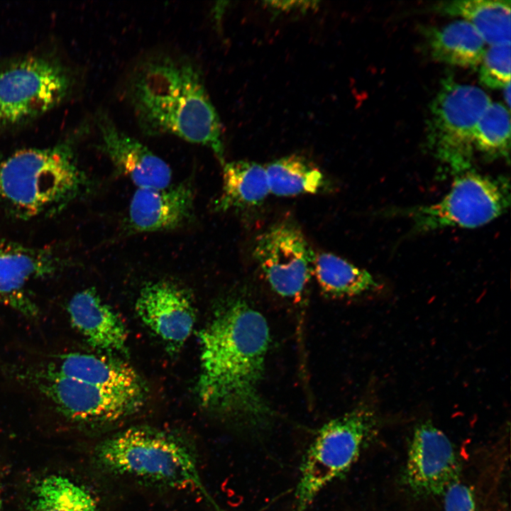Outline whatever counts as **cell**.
<instances>
[{
    "label": "cell",
    "instance_id": "11",
    "mask_svg": "<svg viewBox=\"0 0 511 511\" xmlns=\"http://www.w3.org/2000/svg\"><path fill=\"white\" fill-rule=\"evenodd\" d=\"M69 263L52 247L0 239V303L29 318L37 317L39 309L28 295V284L62 271Z\"/></svg>",
    "mask_w": 511,
    "mask_h": 511
},
{
    "label": "cell",
    "instance_id": "25",
    "mask_svg": "<svg viewBox=\"0 0 511 511\" xmlns=\"http://www.w3.org/2000/svg\"><path fill=\"white\" fill-rule=\"evenodd\" d=\"M480 81L492 89L510 84V42L492 45L480 63Z\"/></svg>",
    "mask_w": 511,
    "mask_h": 511
},
{
    "label": "cell",
    "instance_id": "28",
    "mask_svg": "<svg viewBox=\"0 0 511 511\" xmlns=\"http://www.w3.org/2000/svg\"><path fill=\"white\" fill-rule=\"evenodd\" d=\"M0 511H4L3 502H2V498H1V488H0Z\"/></svg>",
    "mask_w": 511,
    "mask_h": 511
},
{
    "label": "cell",
    "instance_id": "3",
    "mask_svg": "<svg viewBox=\"0 0 511 511\" xmlns=\"http://www.w3.org/2000/svg\"><path fill=\"white\" fill-rule=\"evenodd\" d=\"M75 140L27 148L0 156V206L29 219L56 214L90 187L75 151Z\"/></svg>",
    "mask_w": 511,
    "mask_h": 511
},
{
    "label": "cell",
    "instance_id": "27",
    "mask_svg": "<svg viewBox=\"0 0 511 511\" xmlns=\"http://www.w3.org/2000/svg\"><path fill=\"white\" fill-rule=\"evenodd\" d=\"M504 89H505L504 96H505V102L507 105V109H509L510 104V84H507Z\"/></svg>",
    "mask_w": 511,
    "mask_h": 511
},
{
    "label": "cell",
    "instance_id": "9",
    "mask_svg": "<svg viewBox=\"0 0 511 511\" xmlns=\"http://www.w3.org/2000/svg\"><path fill=\"white\" fill-rule=\"evenodd\" d=\"M510 202V182L467 170L455 178L449 192L439 202L408 209L405 214L413 231L422 233L446 227L476 228L502 214Z\"/></svg>",
    "mask_w": 511,
    "mask_h": 511
},
{
    "label": "cell",
    "instance_id": "6",
    "mask_svg": "<svg viewBox=\"0 0 511 511\" xmlns=\"http://www.w3.org/2000/svg\"><path fill=\"white\" fill-rule=\"evenodd\" d=\"M374 410L363 405L331 419L318 431L303 457L294 511H305L319 493L345 476L374 430Z\"/></svg>",
    "mask_w": 511,
    "mask_h": 511
},
{
    "label": "cell",
    "instance_id": "18",
    "mask_svg": "<svg viewBox=\"0 0 511 511\" xmlns=\"http://www.w3.org/2000/svg\"><path fill=\"white\" fill-rule=\"evenodd\" d=\"M426 43L436 61L462 67L480 65L485 52V41L466 20L424 28Z\"/></svg>",
    "mask_w": 511,
    "mask_h": 511
},
{
    "label": "cell",
    "instance_id": "17",
    "mask_svg": "<svg viewBox=\"0 0 511 511\" xmlns=\"http://www.w3.org/2000/svg\"><path fill=\"white\" fill-rule=\"evenodd\" d=\"M47 368L65 377L103 388L145 390L140 375L131 365L105 356L61 354Z\"/></svg>",
    "mask_w": 511,
    "mask_h": 511
},
{
    "label": "cell",
    "instance_id": "22",
    "mask_svg": "<svg viewBox=\"0 0 511 511\" xmlns=\"http://www.w3.org/2000/svg\"><path fill=\"white\" fill-rule=\"evenodd\" d=\"M265 168L270 192L278 197L317 193L325 185L321 170L300 155L285 156Z\"/></svg>",
    "mask_w": 511,
    "mask_h": 511
},
{
    "label": "cell",
    "instance_id": "5",
    "mask_svg": "<svg viewBox=\"0 0 511 511\" xmlns=\"http://www.w3.org/2000/svg\"><path fill=\"white\" fill-rule=\"evenodd\" d=\"M73 71L45 54H28L0 64V138L29 124L68 98Z\"/></svg>",
    "mask_w": 511,
    "mask_h": 511
},
{
    "label": "cell",
    "instance_id": "20",
    "mask_svg": "<svg viewBox=\"0 0 511 511\" xmlns=\"http://www.w3.org/2000/svg\"><path fill=\"white\" fill-rule=\"evenodd\" d=\"M434 10L469 22L490 45L510 42V1L463 0L437 4Z\"/></svg>",
    "mask_w": 511,
    "mask_h": 511
},
{
    "label": "cell",
    "instance_id": "23",
    "mask_svg": "<svg viewBox=\"0 0 511 511\" xmlns=\"http://www.w3.org/2000/svg\"><path fill=\"white\" fill-rule=\"evenodd\" d=\"M31 505V511H99L88 490L58 475L48 476L36 483Z\"/></svg>",
    "mask_w": 511,
    "mask_h": 511
},
{
    "label": "cell",
    "instance_id": "21",
    "mask_svg": "<svg viewBox=\"0 0 511 511\" xmlns=\"http://www.w3.org/2000/svg\"><path fill=\"white\" fill-rule=\"evenodd\" d=\"M312 274L331 297H350L375 290L378 283L367 270L330 253L314 254Z\"/></svg>",
    "mask_w": 511,
    "mask_h": 511
},
{
    "label": "cell",
    "instance_id": "12",
    "mask_svg": "<svg viewBox=\"0 0 511 511\" xmlns=\"http://www.w3.org/2000/svg\"><path fill=\"white\" fill-rule=\"evenodd\" d=\"M459 463L448 436L430 422L418 424L410 442L405 470L407 483L415 493L436 495L457 480Z\"/></svg>",
    "mask_w": 511,
    "mask_h": 511
},
{
    "label": "cell",
    "instance_id": "16",
    "mask_svg": "<svg viewBox=\"0 0 511 511\" xmlns=\"http://www.w3.org/2000/svg\"><path fill=\"white\" fill-rule=\"evenodd\" d=\"M71 324L92 347L109 353H127L128 333L118 314L93 288L81 290L70 300Z\"/></svg>",
    "mask_w": 511,
    "mask_h": 511
},
{
    "label": "cell",
    "instance_id": "15",
    "mask_svg": "<svg viewBox=\"0 0 511 511\" xmlns=\"http://www.w3.org/2000/svg\"><path fill=\"white\" fill-rule=\"evenodd\" d=\"M194 199L191 182L164 188H137L129 204L128 227L145 233L181 226L192 216Z\"/></svg>",
    "mask_w": 511,
    "mask_h": 511
},
{
    "label": "cell",
    "instance_id": "13",
    "mask_svg": "<svg viewBox=\"0 0 511 511\" xmlns=\"http://www.w3.org/2000/svg\"><path fill=\"white\" fill-rule=\"evenodd\" d=\"M136 310L145 325L174 348L188 339L196 319L188 291L169 280L145 285L137 297Z\"/></svg>",
    "mask_w": 511,
    "mask_h": 511
},
{
    "label": "cell",
    "instance_id": "10",
    "mask_svg": "<svg viewBox=\"0 0 511 511\" xmlns=\"http://www.w3.org/2000/svg\"><path fill=\"white\" fill-rule=\"evenodd\" d=\"M253 256L276 294L295 302L302 300L314 253L297 226L285 221L268 229L256 238Z\"/></svg>",
    "mask_w": 511,
    "mask_h": 511
},
{
    "label": "cell",
    "instance_id": "7",
    "mask_svg": "<svg viewBox=\"0 0 511 511\" xmlns=\"http://www.w3.org/2000/svg\"><path fill=\"white\" fill-rule=\"evenodd\" d=\"M490 104L480 88L451 77L443 79L429 108L427 140L434 155L453 172L471 168L475 129Z\"/></svg>",
    "mask_w": 511,
    "mask_h": 511
},
{
    "label": "cell",
    "instance_id": "19",
    "mask_svg": "<svg viewBox=\"0 0 511 511\" xmlns=\"http://www.w3.org/2000/svg\"><path fill=\"white\" fill-rule=\"evenodd\" d=\"M223 187L215 209L226 211L261 204L270 193L265 167L251 161L237 160L223 165Z\"/></svg>",
    "mask_w": 511,
    "mask_h": 511
},
{
    "label": "cell",
    "instance_id": "26",
    "mask_svg": "<svg viewBox=\"0 0 511 511\" xmlns=\"http://www.w3.org/2000/svg\"><path fill=\"white\" fill-rule=\"evenodd\" d=\"M443 495L444 511H479L473 492L463 483L454 481Z\"/></svg>",
    "mask_w": 511,
    "mask_h": 511
},
{
    "label": "cell",
    "instance_id": "14",
    "mask_svg": "<svg viewBox=\"0 0 511 511\" xmlns=\"http://www.w3.org/2000/svg\"><path fill=\"white\" fill-rule=\"evenodd\" d=\"M97 124L100 148L116 170L137 188H164L171 185V169L162 158L119 129L106 114H99Z\"/></svg>",
    "mask_w": 511,
    "mask_h": 511
},
{
    "label": "cell",
    "instance_id": "1",
    "mask_svg": "<svg viewBox=\"0 0 511 511\" xmlns=\"http://www.w3.org/2000/svg\"><path fill=\"white\" fill-rule=\"evenodd\" d=\"M199 338L200 405L244 432L266 430L275 414L260 387L270 343L265 317L243 297L231 296Z\"/></svg>",
    "mask_w": 511,
    "mask_h": 511
},
{
    "label": "cell",
    "instance_id": "24",
    "mask_svg": "<svg viewBox=\"0 0 511 511\" xmlns=\"http://www.w3.org/2000/svg\"><path fill=\"white\" fill-rule=\"evenodd\" d=\"M473 145L488 159H509L510 118L502 104L491 103L483 114L475 129Z\"/></svg>",
    "mask_w": 511,
    "mask_h": 511
},
{
    "label": "cell",
    "instance_id": "2",
    "mask_svg": "<svg viewBox=\"0 0 511 511\" xmlns=\"http://www.w3.org/2000/svg\"><path fill=\"white\" fill-rule=\"evenodd\" d=\"M126 87L143 133L173 135L206 146L225 163L220 119L193 62L169 54L145 57L135 66Z\"/></svg>",
    "mask_w": 511,
    "mask_h": 511
},
{
    "label": "cell",
    "instance_id": "8",
    "mask_svg": "<svg viewBox=\"0 0 511 511\" xmlns=\"http://www.w3.org/2000/svg\"><path fill=\"white\" fill-rule=\"evenodd\" d=\"M18 380L33 387L70 422L101 426L121 421L144 405L145 390H119L85 383L48 368L13 370Z\"/></svg>",
    "mask_w": 511,
    "mask_h": 511
},
{
    "label": "cell",
    "instance_id": "4",
    "mask_svg": "<svg viewBox=\"0 0 511 511\" xmlns=\"http://www.w3.org/2000/svg\"><path fill=\"white\" fill-rule=\"evenodd\" d=\"M94 459L104 473L159 486L199 490L202 485L194 449L178 436L133 427L99 443Z\"/></svg>",
    "mask_w": 511,
    "mask_h": 511
}]
</instances>
